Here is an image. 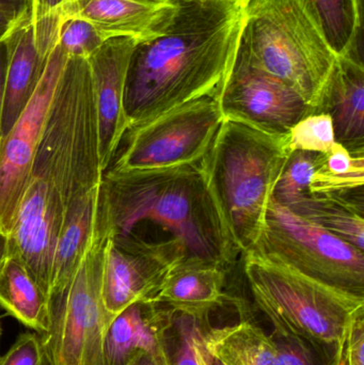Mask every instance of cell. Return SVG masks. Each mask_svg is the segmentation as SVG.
Masks as SVG:
<instances>
[{"label":"cell","mask_w":364,"mask_h":365,"mask_svg":"<svg viewBox=\"0 0 364 365\" xmlns=\"http://www.w3.org/2000/svg\"><path fill=\"white\" fill-rule=\"evenodd\" d=\"M245 26L239 0H177L162 34L137 43L124 89L128 128L190 101L220 98Z\"/></svg>","instance_id":"cell-1"},{"label":"cell","mask_w":364,"mask_h":365,"mask_svg":"<svg viewBox=\"0 0 364 365\" xmlns=\"http://www.w3.org/2000/svg\"><path fill=\"white\" fill-rule=\"evenodd\" d=\"M93 104L88 60L68 57L8 235L9 255L23 262L47 299L56 246L70 195L77 140L85 115Z\"/></svg>","instance_id":"cell-2"},{"label":"cell","mask_w":364,"mask_h":365,"mask_svg":"<svg viewBox=\"0 0 364 365\" xmlns=\"http://www.w3.org/2000/svg\"><path fill=\"white\" fill-rule=\"evenodd\" d=\"M103 190L115 235H128L140 223L151 222L183 247L185 261L227 269L241 255L222 223L199 163L151 170L107 169Z\"/></svg>","instance_id":"cell-3"},{"label":"cell","mask_w":364,"mask_h":365,"mask_svg":"<svg viewBox=\"0 0 364 365\" xmlns=\"http://www.w3.org/2000/svg\"><path fill=\"white\" fill-rule=\"evenodd\" d=\"M288 134L224 119L199 162L222 223L239 253L262 236L276 186L290 158Z\"/></svg>","instance_id":"cell-4"},{"label":"cell","mask_w":364,"mask_h":365,"mask_svg":"<svg viewBox=\"0 0 364 365\" xmlns=\"http://www.w3.org/2000/svg\"><path fill=\"white\" fill-rule=\"evenodd\" d=\"M239 51L316 113L338 55L303 0H248Z\"/></svg>","instance_id":"cell-5"},{"label":"cell","mask_w":364,"mask_h":365,"mask_svg":"<svg viewBox=\"0 0 364 365\" xmlns=\"http://www.w3.org/2000/svg\"><path fill=\"white\" fill-rule=\"evenodd\" d=\"M243 255L252 297L274 327L343 353L348 328L364 311V298L326 287L258 251Z\"/></svg>","instance_id":"cell-6"},{"label":"cell","mask_w":364,"mask_h":365,"mask_svg":"<svg viewBox=\"0 0 364 365\" xmlns=\"http://www.w3.org/2000/svg\"><path fill=\"white\" fill-rule=\"evenodd\" d=\"M113 234L102 184L91 244L66 289L48 302V329L41 336L51 365H104L109 319L102 277L105 250Z\"/></svg>","instance_id":"cell-7"},{"label":"cell","mask_w":364,"mask_h":365,"mask_svg":"<svg viewBox=\"0 0 364 365\" xmlns=\"http://www.w3.org/2000/svg\"><path fill=\"white\" fill-rule=\"evenodd\" d=\"M251 250L331 289L364 298V251L301 218L274 199L262 236Z\"/></svg>","instance_id":"cell-8"},{"label":"cell","mask_w":364,"mask_h":365,"mask_svg":"<svg viewBox=\"0 0 364 365\" xmlns=\"http://www.w3.org/2000/svg\"><path fill=\"white\" fill-rule=\"evenodd\" d=\"M224 119L219 98L214 96L170 109L128 128L123 150L108 169L151 170L198 164Z\"/></svg>","instance_id":"cell-9"},{"label":"cell","mask_w":364,"mask_h":365,"mask_svg":"<svg viewBox=\"0 0 364 365\" xmlns=\"http://www.w3.org/2000/svg\"><path fill=\"white\" fill-rule=\"evenodd\" d=\"M104 170L98 154V122L85 118L75 150L70 195L56 246L48 302L72 280L87 252L98 220Z\"/></svg>","instance_id":"cell-10"},{"label":"cell","mask_w":364,"mask_h":365,"mask_svg":"<svg viewBox=\"0 0 364 365\" xmlns=\"http://www.w3.org/2000/svg\"><path fill=\"white\" fill-rule=\"evenodd\" d=\"M185 259L175 240L147 242L135 233H113L107 242L102 277L109 324L134 302L154 299L171 269Z\"/></svg>","instance_id":"cell-11"},{"label":"cell","mask_w":364,"mask_h":365,"mask_svg":"<svg viewBox=\"0 0 364 365\" xmlns=\"http://www.w3.org/2000/svg\"><path fill=\"white\" fill-rule=\"evenodd\" d=\"M68 56L59 44L48 53L44 72L24 113L0 145V231L9 235L29 179L60 75Z\"/></svg>","instance_id":"cell-12"},{"label":"cell","mask_w":364,"mask_h":365,"mask_svg":"<svg viewBox=\"0 0 364 365\" xmlns=\"http://www.w3.org/2000/svg\"><path fill=\"white\" fill-rule=\"evenodd\" d=\"M224 119L288 134L311 108L290 86L256 68L239 51L219 98Z\"/></svg>","instance_id":"cell-13"},{"label":"cell","mask_w":364,"mask_h":365,"mask_svg":"<svg viewBox=\"0 0 364 365\" xmlns=\"http://www.w3.org/2000/svg\"><path fill=\"white\" fill-rule=\"evenodd\" d=\"M130 38H111L88 58L98 119V154L103 170L113 164L128 130L124 89L130 56L137 45Z\"/></svg>","instance_id":"cell-14"},{"label":"cell","mask_w":364,"mask_h":365,"mask_svg":"<svg viewBox=\"0 0 364 365\" xmlns=\"http://www.w3.org/2000/svg\"><path fill=\"white\" fill-rule=\"evenodd\" d=\"M177 0H66L63 21H89L105 38H130L145 42L157 38L168 27Z\"/></svg>","instance_id":"cell-15"},{"label":"cell","mask_w":364,"mask_h":365,"mask_svg":"<svg viewBox=\"0 0 364 365\" xmlns=\"http://www.w3.org/2000/svg\"><path fill=\"white\" fill-rule=\"evenodd\" d=\"M316 113L333 120L336 143L364 156V66L359 46L338 55Z\"/></svg>","instance_id":"cell-16"},{"label":"cell","mask_w":364,"mask_h":365,"mask_svg":"<svg viewBox=\"0 0 364 365\" xmlns=\"http://www.w3.org/2000/svg\"><path fill=\"white\" fill-rule=\"evenodd\" d=\"M173 310L153 299L124 309L107 328L104 365H128L140 353L165 358L162 338Z\"/></svg>","instance_id":"cell-17"},{"label":"cell","mask_w":364,"mask_h":365,"mask_svg":"<svg viewBox=\"0 0 364 365\" xmlns=\"http://www.w3.org/2000/svg\"><path fill=\"white\" fill-rule=\"evenodd\" d=\"M4 38L8 47V68L0 125L1 140L33 96L46 63L34 43L29 10L15 21Z\"/></svg>","instance_id":"cell-18"},{"label":"cell","mask_w":364,"mask_h":365,"mask_svg":"<svg viewBox=\"0 0 364 365\" xmlns=\"http://www.w3.org/2000/svg\"><path fill=\"white\" fill-rule=\"evenodd\" d=\"M227 269L202 262L175 265L153 300L177 312L203 317L224 302Z\"/></svg>","instance_id":"cell-19"},{"label":"cell","mask_w":364,"mask_h":365,"mask_svg":"<svg viewBox=\"0 0 364 365\" xmlns=\"http://www.w3.org/2000/svg\"><path fill=\"white\" fill-rule=\"evenodd\" d=\"M0 307L36 334L48 329V299L21 259L9 255L0 266Z\"/></svg>","instance_id":"cell-20"},{"label":"cell","mask_w":364,"mask_h":365,"mask_svg":"<svg viewBox=\"0 0 364 365\" xmlns=\"http://www.w3.org/2000/svg\"><path fill=\"white\" fill-rule=\"evenodd\" d=\"M286 207L364 251L363 201L333 195H308Z\"/></svg>","instance_id":"cell-21"},{"label":"cell","mask_w":364,"mask_h":365,"mask_svg":"<svg viewBox=\"0 0 364 365\" xmlns=\"http://www.w3.org/2000/svg\"><path fill=\"white\" fill-rule=\"evenodd\" d=\"M203 338L207 346L226 364L279 365L271 336L250 322L209 327Z\"/></svg>","instance_id":"cell-22"},{"label":"cell","mask_w":364,"mask_h":365,"mask_svg":"<svg viewBox=\"0 0 364 365\" xmlns=\"http://www.w3.org/2000/svg\"><path fill=\"white\" fill-rule=\"evenodd\" d=\"M364 156L350 154L336 143L314 173L309 195H333L363 201Z\"/></svg>","instance_id":"cell-23"},{"label":"cell","mask_w":364,"mask_h":365,"mask_svg":"<svg viewBox=\"0 0 364 365\" xmlns=\"http://www.w3.org/2000/svg\"><path fill=\"white\" fill-rule=\"evenodd\" d=\"M337 55L360 44L363 0H303Z\"/></svg>","instance_id":"cell-24"},{"label":"cell","mask_w":364,"mask_h":365,"mask_svg":"<svg viewBox=\"0 0 364 365\" xmlns=\"http://www.w3.org/2000/svg\"><path fill=\"white\" fill-rule=\"evenodd\" d=\"M209 326V315L194 317L173 310L162 338L166 364L203 365L197 349V339Z\"/></svg>","instance_id":"cell-25"},{"label":"cell","mask_w":364,"mask_h":365,"mask_svg":"<svg viewBox=\"0 0 364 365\" xmlns=\"http://www.w3.org/2000/svg\"><path fill=\"white\" fill-rule=\"evenodd\" d=\"M325 158L326 154L316 152H292L276 186L274 200L288 206L299 197L309 195L310 182Z\"/></svg>","instance_id":"cell-26"},{"label":"cell","mask_w":364,"mask_h":365,"mask_svg":"<svg viewBox=\"0 0 364 365\" xmlns=\"http://www.w3.org/2000/svg\"><path fill=\"white\" fill-rule=\"evenodd\" d=\"M271 341L277 349L279 365H341L342 354L333 353L306 339L274 327Z\"/></svg>","instance_id":"cell-27"},{"label":"cell","mask_w":364,"mask_h":365,"mask_svg":"<svg viewBox=\"0 0 364 365\" xmlns=\"http://www.w3.org/2000/svg\"><path fill=\"white\" fill-rule=\"evenodd\" d=\"M336 143L333 120L327 113L306 115L288 132L291 152L328 154Z\"/></svg>","instance_id":"cell-28"},{"label":"cell","mask_w":364,"mask_h":365,"mask_svg":"<svg viewBox=\"0 0 364 365\" xmlns=\"http://www.w3.org/2000/svg\"><path fill=\"white\" fill-rule=\"evenodd\" d=\"M66 0H29V15L38 53L46 60L58 42L63 23L62 6Z\"/></svg>","instance_id":"cell-29"},{"label":"cell","mask_w":364,"mask_h":365,"mask_svg":"<svg viewBox=\"0 0 364 365\" xmlns=\"http://www.w3.org/2000/svg\"><path fill=\"white\" fill-rule=\"evenodd\" d=\"M107 38L89 21L68 19L60 28L58 44L68 57H91Z\"/></svg>","instance_id":"cell-30"},{"label":"cell","mask_w":364,"mask_h":365,"mask_svg":"<svg viewBox=\"0 0 364 365\" xmlns=\"http://www.w3.org/2000/svg\"><path fill=\"white\" fill-rule=\"evenodd\" d=\"M0 365H51L41 334H19L14 344L0 357Z\"/></svg>","instance_id":"cell-31"},{"label":"cell","mask_w":364,"mask_h":365,"mask_svg":"<svg viewBox=\"0 0 364 365\" xmlns=\"http://www.w3.org/2000/svg\"><path fill=\"white\" fill-rule=\"evenodd\" d=\"M341 365H364V311L353 319L348 328Z\"/></svg>","instance_id":"cell-32"},{"label":"cell","mask_w":364,"mask_h":365,"mask_svg":"<svg viewBox=\"0 0 364 365\" xmlns=\"http://www.w3.org/2000/svg\"><path fill=\"white\" fill-rule=\"evenodd\" d=\"M6 68H8V47L6 38H0V125H1L2 108H4V88H6ZM1 145V133H0Z\"/></svg>","instance_id":"cell-33"},{"label":"cell","mask_w":364,"mask_h":365,"mask_svg":"<svg viewBox=\"0 0 364 365\" xmlns=\"http://www.w3.org/2000/svg\"><path fill=\"white\" fill-rule=\"evenodd\" d=\"M29 10V0H0V11L19 19Z\"/></svg>","instance_id":"cell-34"},{"label":"cell","mask_w":364,"mask_h":365,"mask_svg":"<svg viewBox=\"0 0 364 365\" xmlns=\"http://www.w3.org/2000/svg\"><path fill=\"white\" fill-rule=\"evenodd\" d=\"M209 327L205 328L200 334H199L198 339H197V349H198L199 356H200L201 361L203 365H228L224 364L220 358H218L209 347L207 346L204 342V334Z\"/></svg>","instance_id":"cell-35"},{"label":"cell","mask_w":364,"mask_h":365,"mask_svg":"<svg viewBox=\"0 0 364 365\" xmlns=\"http://www.w3.org/2000/svg\"><path fill=\"white\" fill-rule=\"evenodd\" d=\"M128 365H167L165 358L149 353H140Z\"/></svg>","instance_id":"cell-36"},{"label":"cell","mask_w":364,"mask_h":365,"mask_svg":"<svg viewBox=\"0 0 364 365\" xmlns=\"http://www.w3.org/2000/svg\"><path fill=\"white\" fill-rule=\"evenodd\" d=\"M17 19H12L10 15L0 11V38H4L9 30L14 25Z\"/></svg>","instance_id":"cell-37"},{"label":"cell","mask_w":364,"mask_h":365,"mask_svg":"<svg viewBox=\"0 0 364 365\" xmlns=\"http://www.w3.org/2000/svg\"><path fill=\"white\" fill-rule=\"evenodd\" d=\"M9 255V236L0 231V266Z\"/></svg>","instance_id":"cell-38"},{"label":"cell","mask_w":364,"mask_h":365,"mask_svg":"<svg viewBox=\"0 0 364 365\" xmlns=\"http://www.w3.org/2000/svg\"><path fill=\"white\" fill-rule=\"evenodd\" d=\"M239 4H241V6H245L246 2L248 1V0H239Z\"/></svg>","instance_id":"cell-39"},{"label":"cell","mask_w":364,"mask_h":365,"mask_svg":"<svg viewBox=\"0 0 364 365\" xmlns=\"http://www.w3.org/2000/svg\"><path fill=\"white\" fill-rule=\"evenodd\" d=\"M0 334H1V328H0Z\"/></svg>","instance_id":"cell-40"}]
</instances>
